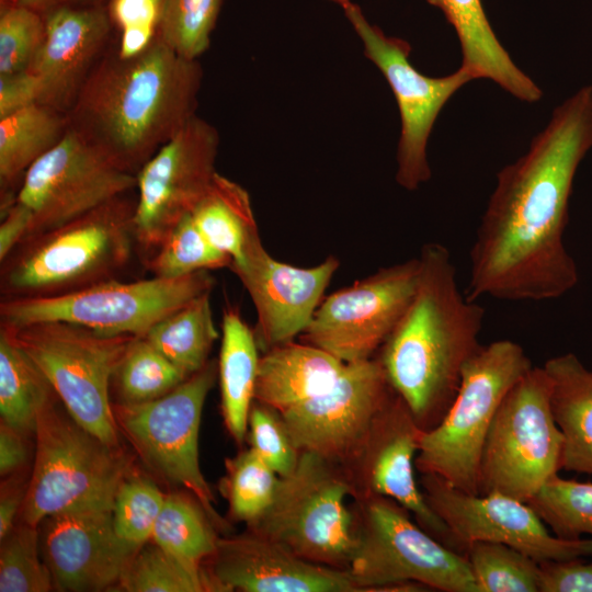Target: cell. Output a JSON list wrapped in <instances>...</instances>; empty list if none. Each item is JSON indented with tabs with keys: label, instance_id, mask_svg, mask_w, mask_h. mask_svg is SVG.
Instances as JSON below:
<instances>
[{
	"label": "cell",
	"instance_id": "1",
	"mask_svg": "<svg viewBox=\"0 0 592 592\" xmlns=\"http://www.w3.org/2000/svg\"><path fill=\"white\" fill-rule=\"evenodd\" d=\"M592 148V86L558 105L528 151L497 174L470 250L467 297L548 300L578 282L563 244L577 169Z\"/></svg>",
	"mask_w": 592,
	"mask_h": 592
},
{
	"label": "cell",
	"instance_id": "2",
	"mask_svg": "<svg viewBox=\"0 0 592 592\" xmlns=\"http://www.w3.org/2000/svg\"><path fill=\"white\" fill-rule=\"evenodd\" d=\"M197 60L156 37L143 52L107 56L90 71L67 115L69 127L137 173L195 114Z\"/></svg>",
	"mask_w": 592,
	"mask_h": 592
},
{
	"label": "cell",
	"instance_id": "3",
	"mask_svg": "<svg viewBox=\"0 0 592 592\" xmlns=\"http://www.w3.org/2000/svg\"><path fill=\"white\" fill-rule=\"evenodd\" d=\"M418 258L414 295L378 360L392 390L428 431L449 408L464 365L481 346L485 309L460 292L445 246L425 243Z\"/></svg>",
	"mask_w": 592,
	"mask_h": 592
},
{
	"label": "cell",
	"instance_id": "4",
	"mask_svg": "<svg viewBox=\"0 0 592 592\" xmlns=\"http://www.w3.org/2000/svg\"><path fill=\"white\" fill-rule=\"evenodd\" d=\"M134 212L123 195L29 238L1 261V299L58 296L114 278L136 246Z\"/></svg>",
	"mask_w": 592,
	"mask_h": 592
},
{
	"label": "cell",
	"instance_id": "5",
	"mask_svg": "<svg viewBox=\"0 0 592 592\" xmlns=\"http://www.w3.org/2000/svg\"><path fill=\"white\" fill-rule=\"evenodd\" d=\"M34 463L19 517L31 525L47 516L89 508H113L130 474L121 447L81 426L58 397L42 410L35 429Z\"/></svg>",
	"mask_w": 592,
	"mask_h": 592
},
{
	"label": "cell",
	"instance_id": "6",
	"mask_svg": "<svg viewBox=\"0 0 592 592\" xmlns=\"http://www.w3.org/2000/svg\"><path fill=\"white\" fill-rule=\"evenodd\" d=\"M532 366L514 341L481 345L464 365L455 399L441 421L423 431L415 469L479 494V464L492 420L505 394Z\"/></svg>",
	"mask_w": 592,
	"mask_h": 592
},
{
	"label": "cell",
	"instance_id": "7",
	"mask_svg": "<svg viewBox=\"0 0 592 592\" xmlns=\"http://www.w3.org/2000/svg\"><path fill=\"white\" fill-rule=\"evenodd\" d=\"M1 327L44 373L69 414L105 444L121 447L110 388L135 337L64 321Z\"/></svg>",
	"mask_w": 592,
	"mask_h": 592
},
{
	"label": "cell",
	"instance_id": "8",
	"mask_svg": "<svg viewBox=\"0 0 592 592\" xmlns=\"http://www.w3.org/2000/svg\"><path fill=\"white\" fill-rule=\"evenodd\" d=\"M354 492L346 469L300 452L295 468L280 477L267 510L249 528L307 560L348 570L357 544L346 505Z\"/></svg>",
	"mask_w": 592,
	"mask_h": 592
},
{
	"label": "cell",
	"instance_id": "9",
	"mask_svg": "<svg viewBox=\"0 0 592 592\" xmlns=\"http://www.w3.org/2000/svg\"><path fill=\"white\" fill-rule=\"evenodd\" d=\"M349 572L361 592L417 582L444 592H478L466 555L447 547L396 501L362 496Z\"/></svg>",
	"mask_w": 592,
	"mask_h": 592
},
{
	"label": "cell",
	"instance_id": "10",
	"mask_svg": "<svg viewBox=\"0 0 592 592\" xmlns=\"http://www.w3.org/2000/svg\"><path fill=\"white\" fill-rule=\"evenodd\" d=\"M562 447L549 376L544 366H532L492 420L479 464V494L499 492L527 502L561 469Z\"/></svg>",
	"mask_w": 592,
	"mask_h": 592
},
{
	"label": "cell",
	"instance_id": "11",
	"mask_svg": "<svg viewBox=\"0 0 592 592\" xmlns=\"http://www.w3.org/2000/svg\"><path fill=\"white\" fill-rule=\"evenodd\" d=\"M213 286L208 271L133 282L114 277L58 296L1 299L0 317L9 326L64 321L102 333L144 337L161 318Z\"/></svg>",
	"mask_w": 592,
	"mask_h": 592
},
{
	"label": "cell",
	"instance_id": "12",
	"mask_svg": "<svg viewBox=\"0 0 592 592\" xmlns=\"http://www.w3.org/2000/svg\"><path fill=\"white\" fill-rule=\"evenodd\" d=\"M218 377L209 361L167 395L139 403H113L121 434L143 462L164 480L182 486L203 505L216 524L214 494L200 465L198 436L205 400Z\"/></svg>",
	"mask_w": 592,
	"mask_h": 592
},
{
	"label": "cell",
	"instance_id": "13",
	"mask_svg": "<svg viewBox=\"0 0 592 592\" xmlns=\"http://www.w3.org/2000/svg\"><path fill=\"white\" fill-rule=\"evenodd\" d=\"M136 185V173L68 127L59 143L27 169L11 202L29 215L27 240L125 195Z\"/></svg>",
	"mask_w": 592,
	"mask_h": 592
},
{
	"label": "cell",
	"instance_id": "14",
	"mask_svg": "<svg viewBox=\"0 0 592 592\" xmlns=\"http://www.w3.org/2000/svg\"><path fill=\"white\" fill-rule=\"evenodd\" d=\"M343 12L360 37L366 58L380 70L395 95L401 121L396 181L414 191L431 178L426 146L440 112L458 89L475 78L462 66L445 77L421 73L409 60L412 48L407 41L386 35L369 23L354 2Z\"/></svg>",
	"mask_w": 592,
	"mask_h": 592
},
{
	"label": "cell",
	"instance_id": "15",
	"mask_svg": "<svg viewBox=\"0 0 592 592\" xmlns=\"http://www.w3.org/2000/svg\"><path fill=\"white\" fill-rule=\"evenodd\" d=\"M394 390L378 357L346 363L325 392L281 413L299 452L356 467Z\"/></svg>",
	"mask_w": 592,
	"mask_h": 592
},
{
	"label": "cell",
	"instance_id": "16",
	"mask_svg": "<svg viewBox=\"0 0 592 592\" xmlns=\"http://www.w3.org/2000/svg\"><path fill=\"white\" fill-rule=\"evenodd\" d=\"M218 145L217 129L194 115L137 171L134 234L145 261L208 190Z\"/></svg>",
	"mask_w": 592,
	"mask_h": 592
},
{
	"label": "cell",
	"instance_id": "17",
	"mask_svg": "<svg viewBox=\"0 0 592 592\" xmlns=\"http://www.w3.org/2000/svg\"><path fill=\"white\" fill-rule=\"evenodd\" d=\"M419 270V258H414L323 298L301 333L303 341L345 364L373 357L408 308Z\"/></svg>",
	"mask_w": 592,
	"mask_h": 592
},
{
	"label": "cell",
	"instance_id": "18",
	"mask_svg": "<svg viewBox=\"0 0 592 592\" xmlns=\"http://www.w3.org/2000/svg\"><path fill=\"white\" fill-rule=\"evenodd\" d=\"M430 508L464 547L475 542L511 546L537 562L592 556V538L563 539L551 535L524 501L491 492L474 494L444 479L421 474L419 482Z\"/></svg>",
	"mask_w": 592,
	"mask_h": 592
},
{
	"label": "cell",
	"instance_id": "19",
	"mask_svg": "<svg viewBox=\"0 0 592 592\" xmlns=\"http://www.w3.org/2000/svg\"><path fill=\"white\" fill-rule=\"evenodd\" d=\"M112 509L61 512L38 524L41 553L56 590L95 592L116 588L137 551L117 537Z\"/></svg>",
	"mask_w": 592,
	"mask_h": 592
},
{
	"label": "cell",
	"instance_id": "20",
	"mask_svg": "<svg viewBox=\"0 0 592 592\" xmlns=\"http://www.w3.org/2000/svg\"><path fill=\"white\" fill-rule=\"evenodd\" d=\"M423 430L394 391L379 413L357 464L362 496L389 498L403 506L437 540L466 555L448 526L430 508L415 479V456Z\"/></svg>",
	"mask_w": 592,
	"mask_h": 592
},
{
	"label": "cell",
	"instance_id": "21",
	"mask_svg": "<svg viewBox=\"0 0 592 592\" xmlns=\"http://www.w3.org/2000/svg\"><path fill=\"white\" fill-rule=\"evenodd\" d=\"M207 561L221 592H361L349 570L307 560L252 530L219 537Z\"/></svg>",
	"mask_w": 592,
	"mask_h": 592
},
{
	"label": "cell",
	"instance_id": "22",
	"mask_svg": "<svg viewBox=\"0 0 592 592\" xmlns=\"http://www.w3.org/2000/svg\"><path fill=\"white\" fill-rule=\"evenodd\" d=\"M339 264L328 257L316 266L298 267L273 259L264 249L232 271L254 305L259 349L265 352L294 341L306 330Z\"/></svg>",
	"mask_w": 592,
	"mask_h": 592
},
{
	"label": "cell",
	"instance_id": "23",
	"mask_svg": "<svg viewBox=\"0 0 592 592\" xmlns=\"http://www.w3.org/2000/svg\"><path fill=\"white\" fill-rule=\"evenodd\" d=\"M45 35L26 69L37 81L38 103L70 109L104 46L111 19L99 5L57 4L44 16Z\"/></svg>",
	"mask_w": 592,
	"mask_h": 592
},
{
	"label": "cell",
	"instance_id": "24",
	"mask_svg": "<svg viewBox=\"0 0 592 592\" xmlns=\"http://www.w3.org/2000/svg\"><path fill=\"white\" fill-rule=\"evenodd\" d=\"M345 363L308 343L289 341L260 356L254 402L278 413L328 390Z\"/></svg>",
	"mask_w": 592,
	"mask_h": 592
},
{
	"label": "cell",
	"instance_id": "25",
	"mask_svg": "<svg viewBox=\"0 0 592 592\" xmlns=\"http://www.w3.org/2000/svg\"><path fill=\"white\" fill-rule=\"evenodd\" d=\"M453 25L460 43L463 62L475 79L494 81L516 99L533 103L543 91L512 60L486 15L482 0H426Z\"/></svg>",
	"mask_w": 592,
	"mask_h": 592
},
{
	"label": "cell",
	"instance_id": "26",
	"mask_svg": "<svg viewBox=\"0 0 592 592\" xmlns=\"http://www.w3.org/2000/svg\"><path fill=\"white\" fill-rule=\"evenodd\" d=\"M550 407L563 437L561 469L592 475V371L573 353L546 361Z\"/></svg>",
	"mask_w": 592,
	"mask_h": 592
},
{
	"label": "cell",
	"instance_id": "27",
	"mask_svg": "<svg viewBox=\"0 0 592 592\" xmlns=\"http://www.w3.org/2000/svg\"><path fill=\"white\" fill-rule=\"evenodd\" d=\"M191 216L205 238L230 258L231 271L264 250L249 193L217 172Z\"/></svg>",
	"mask_w": 592,
	"mask_h": 592
},
{
	"label": "cell",
	"instance_id": "28",
	"mask_svg": "<svg viewBox=\"0 0 592 592\" xmlns=\"http://www.w3.org/2000/svg\"><path fill=\"white\" fill-rule=\"evenodd\" d=\"M221 329L217 363L221 412L232 439L242 443L254 402L259 346L253 330L234 307H227L224 311Z\"/></svg>",
	"mask_w": 592,
	"mask_h": 592
},
{
	"label": "cell",
	"instance_id": "29",
	"mask_svg": "<svg viewBox=\"0 0 592 592\" xmlns=\"http://www.w3.org/2000/svg\"><path fill=\"white\" fill-rule=\"evenodd\" d=\"M69 127L60 111L33 103L0 117L1 194L42 156L56 146Z\"/></svg>",
	"mask_w": 592,
	"mask_h": 592
},
{
	"label": "cell",
	"instance_id": "30",
	"mask_svg": "<svg viewBox=\"0 0 592 592\" xmlns=\"http://www.w3.org/2000/svg\"><path fill=\"white\" fill-rule=\"evenodd\" d=\"M206 292L157 321L144 338L187 377L201 371L218 339Z\"/></svg>",
	"mask_w": 592,
	"mask_h": 592
},
{
	"label": "cell",
	"instance_id": "31",
	"mask_svg": "<svg viewBox=\"0 0 592 592\" xmlns=\"http://www.w3.org/2000/svg\"><path fill=\"white\" fill-rule=\"evenodd\" d=\"M57 396L39 367L0 328V415L1 421L34 434L45 406Z\"/></svg>",
	"mask_w": 592,
	"mask_h": 592
},
{
	"label": "cell",
	"instance_id": "32",
	"mask_svg": "<svg viewBox=\"0 0 592 592\" xmlns=\"http://www.w3.org/2000/svg\"><path fill=\"white\" fill-rule=\"evenodd\" d=\"M203 505L192 493H167L151 540L194 568H203L218 536Z\"/></svg>",
	"mask_w": 592,
	"mask_h": 592
},
{
	"label": "cell",
	"instance_id": "33",
	"mask_svg": "<svg viewBox=\"0 0 592 592\" xmlns=\"http://www.w3.org/2000/svg\"><path fill=\"white\" fill-rule=\"evenodd\" d=\"M116 588L127 592L217 591L205 567H191L152 540L134 555Z\"/></svg>",
	"mask_w": 592,
	"mask_h": 592
},
{
	"label": "cell",
	"instance_id": "34",
	"mask_svg": "<svg viewBox=\"0 0 592 592\" xmlns=\"http://www.w3.org/2000/svg\"><path fill=\"white\" fill-rule=\"evenodd\" d=\"M187 376L144 337H135L112 379L118 401L139 403L160 398Z\"/></svg>",
	"mask_w": 592,
	"mask_h": 592
},
{
	"label": "cell",
	"instance_id": "35",
	"mask_svg": "<svg viewBox=\"0 0 592 592\" xmlns=\"http://www.w3.org/2000/svg\"><path fill=\"white\" fill-rule=\"evenodd\" d=\"M555 536L563 539L592 538V482L548 479L526 502Z\"/></svg>",
	"mask_w": 592,
	"mask_h": 592
},
{
	"label": "cell",
	"instance_id": "36",
	"mask_svg": "<svg viewBox=\"0 0 592 592\" xmlns=\"http://www.w3.org/2000/svg\"><path fill=\"white\" fill-rule=\"evenodd\" d=\"M466 556L478 592H539V562L511 546L475 542Z\"/></svg>",
	"mask_w": 592,
	"mask_h": 592
},
{
	"label": "cell",
	"instance_id": "37",
	"mask_svg": "<svg viewBox=\"0 0 592 592\" xmlns=\"http://www.w3.org/2000/svg\"><path fill=\"white\" fill-rule=\"evenodd\" d=\"M155 277L177 278L201 271L230 269L231 260L201 232L191 214L183 217L145 261Z\"/></svg>",
	"mask_w": 592,
	"mask_h": 592
},
{
	"label": "cell",
	"instance_id": "38",
	"mask_svg": "<svg viewBox=\"0 0 592 592\" xmlns=\"http://www.w3.org/2000/svg\"><path fill=\"white\" fill-rule=\"evenodd\" d=\"M280 476L250 447L226 460L221 492L235 520L255 523L275 496Z\"/></svg>",
	"mask_w": 592,
	"mask_h": 592
},
{
	"label": "cell",
	"instance_id": "39",
	"mask_svg": "<svg viewBox=\"0 0 592 592\" xmlns=\"http://www.w3.org/2000/svg\"><path fill=\"white\" fill-rule=\"evenodd\" d=\"M54 581L39 545L38 526L21 521L1 539L0 591L47 592Z\"/></svg>",
	"mask_w": 592,
	"mask_h": 592
},
{
	"label": "cell",
	"instance_id": "40",
	"mask_svg": "<svg viewBox=\"0 0 592 592\" xmlns=\"http://www.w3.org/2000/svg\"><path fill=\"white\" fill-rule=\"evenodd\" d=\"M223 0H164L157 37L180 56L197 60L208 48Z\"/></svg>",
	"mask_w": 592,
	"mask_h": 592
},
{
	"label": "cell",
	"instance_id": "41",
	"mask_svg": "<svg viewBox=\"0 0 592 592\" xmlns=\"http://www.w3.org/2000/svg\"><path fill=\"white\" fill-rule=\"evenodd\" d=\"M164 498L150 479L129 474L121 483L112 509L117 537L135 551L151 542Z\"/></svg>",
	"mask_w": 592,
	"mask_h": 592
},
{
	"label": "cell",
	"instance_id": "42",
	"mask_svg": "<svg viewBox=\"0 0 592 592\" xmlns=\"http://www.w3.org/2000/svg\"><path fill=\"white\" fill-rule=\"evenodd\" d=\"M45 35L41 12L14 1L0 14V75L26 70Z\"/></svg>",
	"mask_w": 592,
	"mask_h": 592
},
{
	"label": "cell",
	"instance_id": "43",
	"mask_svg": "<svg viewBox=\"0 0 592 592\" xmlns=\"http://www.w3.org/2000/svg\"><path fill=\"white\" fill-rule=\"evenodd\" d=\"M250 447L280 477L288 475L296 466L300 452L294 445L281 413L253 403L249 420Z\"/></svg>",
	"mask_w": 592,
	"mask_h": 592
},
{
	"label": "cell",
	"instance_id": "44",
	"mask_svg": "<svg viewBox=\"0 0 592 592\" xmlns=\"http://www.w3.org/2000/svg\"><path fill=\"white\" fill-rule=\"evenodd\" d=\"M164 0H110L107 13L119 31L117 54L130 57L148 47L157 37Z\"/></svg>",
	"mask_w": 592,
	"mask_h": 592
},
{
	"label": "cell",
	"instance_id": "45",
	"mask_svg": "<svg viewBox=\"0 0 592 592\" xmlns=\"http://www.w3.org/2000/svg\"><path fill=\"white\" fill-rule=\"evenodd\" d=\"M539 592H592V561L584 557L539 562Z\"/></svg>",
	"mask_w": 592,
	"mask_h": 592
},
{
	"label": "cell",
	"instance_id": "46",
	"mask_svg": "<svg viewBox=\"0 0 592 592\" xmlns=\"http://www.w3.org/2000/svg\"><path fill=\"white\" fill-rule=\"evenodd\" d=\"M38 101L37 81L27 70L0 75V117Z\"/></svg>",
	"mask_w": 592,
	"mask_h": 592
},
{
	"label": "cell",
	"instance_id": "47",
	"mask_svg": "<svg viewBox=\"0 0 592 592\" xmlns=\"http://www.w3.org/2000/svg\"><path fill=\"white\" fill-rule=\"evenodd\" d=\"M30 434L0 422V474L9 477L23 469L29 460Z\"/></svg>",
	"mask_w": 592,
	"mask_h": 592
},
{
	"label": "cell",
	"instance_id": "48",
	"mask_svg": "<svg viewBox=\"0 0 592 592\" xmlns=\"http://www.w3.org/2000/svg\"><path fill=\"white\" fill-rule=\"evenodd\" d=\"M26 482L21 473L4 478L0 493V539L4 538L15 525L26 494Z\"/></svg>",
	"mask_w": 592,
	"mask_h": 592
},
{
	"label": "cell",
	"instance_id": "49",
	"mask_svg": "<svg viewBox=\"0 0 592 592\" xmlns=\"http://www.w3.org/2000/svg\"><path fill=\"white\" fill-rule=\"evenodd\" d=\"M14 2L42 13L55 7L57 0H14Z\"/></svg>",
	"mask_w": 592,
	"mask_h": 592
},
{
	"label": "cell",
	"instance_id": "50",
	"mask_svg": "<svg viewBox=\"0 0 592 592\" xmlns=\"http://www.w3.org/2000/svg\"><path fill=\"white\" fill-rule=\"evenodd\" d=\"M96 0H57V4L75 5L80 7V4H88Z\"/></svg>",
	"mask_w": 592,
	"mask_h": 592
},
{
	"label": "cell",
	"instance_id": "51",
	"mask_svg": "<svg viewBox=\"0 0 592 592\" xmlns=\"http://www.w3.org/2000/svg\"><path fill=\"white\" fill-rule=\"evenodd\" d=\"M328 1L340 5L342 9H344L345 7H348L352 2L351 0H328Z\"/></svg>",
	"mask_w": 592,
	"mask_h": 592
},
{
	"label": "cell",
	"instance_id": "52",
	"mask_svg": "<svg viewBox=\"0 0 592 592\" xmlns=\"http://www.w3.org/2000/svg\"><path fill=\"white\" fill-rule=\"evenodd\" d=\"M12 1H14V0H12Z\"/></svg>",
	"mask_w": 592,
	"mask_h": 592
}]
</instances>
